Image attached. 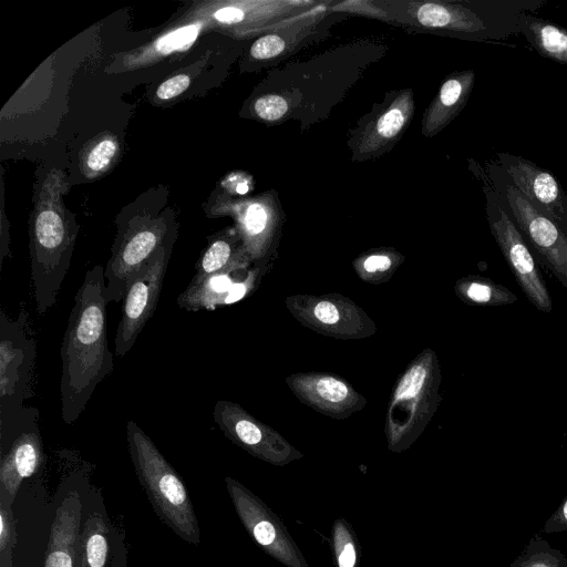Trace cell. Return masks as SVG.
I'll return each instance as SVG.
<instances>
[{"label":"cell","mask_w":567,"mask_h":567,"mask_svg":"<svg viewBox=\"0 0 567 567\" xmlns=\"http://www.w3.org/2000/svg\"><path fill=\"white\" fill-rule=\"evenodd\" d=\"M105 277L102 266L89 270L74 296L61 344V414L75 423L96 386L114 370L106 330Z\"/></svg>","instance_id":"1"},{"label":"cell","mask_w":567,"mask_h":567,"mask_svg":"<svg viewBox=\"0 0 567 567\" xmlns=\"http://www.w3.org/2000/svg\"><path fill=\"white\" fill-rule=\"evenodd\" d=\"M23 307L16 318L0 312V449L39 421L35 408L23 403L33 395L37 340Z\"/></svg>","instance_id":"2"},{"label":"cell","mask_w":567,"mask_h":567,"mask_svg":"<svg viewBox=\"0 0 567 567\" xmlns=\"http://www.w3.org/2000/svg\"><path fill=\"white\" fill-rule=\"evenodd\" d=\"M130 457L137 480L163 524L186 543H200V528L181 475L135 421L126 424Z\"/></svg>","instance_id":"3"},{"label":"cell","mask_w":567,"mask_h":567,"mask_svg":"<svg viewBox=\"0 0 567 567\" xmlns=\"http://www.w3.org/2000/svg\"><path fill=\"white\" fill-rule=\"evenodd\" d=\"M481 176L499 196L535 258L567 289V234L522 194L495 161Z\"/></svg>","instance_id":"4"},{"label":"cell","mask_w":567,"mask_h":567,"mask_svg":"<svg viewBox=\"0 0 567 567\" xmlns=\"http://www.w3.org/2000/svg\"><path fill=\"white\" fill-rule=\"evenodd\" d=\"M482 181L486 218L505 261L527 300L537 310L549 313L553 310L551 297L532 249L499 196L485 178Z\"/></svg>","instance_id":"5"},{"label":"cell","mask_w":567,"mask_h":567,"mask_svg":"<svg viewBox=\"0 0 567 567\" xmlns=\"http://www.w3.org/2000/svg\"><path fill=\"white\" fill-rule=\"evenodd\" d=\"M72 237L62 217L52 209L41 210L34 220L31 278L37 311L40 316L55 305L69 270Z\"/></svg>","instance_id":"6"},{"label":"cell","mask_w":567,"mask_h":567,"mask_svg":"<svg viewBox=\"0 0 567 567\" xmlns=\"http://www.w3.org/2000/svg\"><path fill=\"white\" fill-rule=\"evenodd\" d=\"M91 485L86 464L64 472L52 497L53 517L44 567H79L83 501Z\"/></svg>","instance_id":"7"},{"label":"cell","mask_w":567,"mask_h":567,"mask_svg":"<svg viewBox=\"0 0 567 567\" xmlns=\"http://www.w3.org/2000/svg\"><path fill=\"white\" fill-rule=\"evenodd\" d=\"M225 484L240 522L267 555L286 567H309L287 527L258 496L235 478L226 477Z\"/></svg>","instance_id":"8"},{"label":"cell","mask_w":567,"mask_h":567,"mask_svg":"<svg viewBox=\"0 0 567 567\" xmlns=\"http://www.w3.org/2000/svg\"><path fill=\"white\" fill-rule=\"evenodd\" d=\"M169 248H159L130 280L123 299L122 316L115 334V355L123 358L132 349L159 300Z\"/></svg>","instance_id":"9"},{"label":"cell","mask_w":567,"mask_h":567,"mask_svg":"<svg viewBox=\"0 0 567 567\" xmlns=\"http://www.w3.org/2000/svg\"><path fill=\"white\" fill-rule=\"evenodd\" d=\"M495 162L516 188L567 234V195L558 179L523 156L499 152Z\"/></svg>","instance_id":"10"},{"label":"cell","mask_w":567,"mask_h":567,"mask_svg":"<svg viewBox=\"0 0 567 567\" xmlns=\"http://www.w3.org/2000/svg\"><path fill=\"white\" fill-rule=\"evenodd\" d=\"M417 20L424 27L449 29L477 41H493L501 28V12L492 0L454 6L425 3L417 11Z\"/></svg>","instance_id":"11"},{"label":"cell","mask_w":567,"mask_h":567,"mask_svg":"<svg viewBox=\"0 0 567 567\" xmlns=\"http://www.w3.org/2000/svg\"><path fill=\"white\" fill-rule=\"evenodd\" d=\"M0 452V493L13 503L22 485L39 477L45 465L38 422L19 432Z\"/></svg>","instance_id":"12"},{"label":"cell","mask_w":567,"mask_h":567,"mask_svg":"<svg viewBox=\"0 0 567 567\" xmlns=\"http://www.w3.org/2000/svg\"><path fill=\"white\" fill-rule=\"evenodd\" d=\"M114 532L102 492L91 484L83 501L79 567H110Z\"/></svg>","instance_id":"13"},{"label":"cell","mask_w":567,"mask_h":567,"mask_svg":"<svg viewBox=\"0 0 567 567\" xmlns=\"http://www.w3.org/2000/svg\"><path fill=\"white\" fill-rule=\"evenodd\" d=\"M213 416L225 435L236 444L268 462H286L266 444L262 430L234 403L218 401L214 406Z\"/></svg>","instance_id":"14"},{"label":"cell","mask_w":567,"mask_h":567,"mask_svg":"<svg viewBox=\"0 0 567 567\" xmlns=\"http://www.w3.org/2000/svg\"><path fill=\"white\" fill-rule=\"evenodd\" d=\"M519 33L542 56L567 65V29L525 12L519 18Z\"/></svg>","instance_id":"15"},{"label":"cell","mask_w":567,"mask_h":567,"mask_svg":"<svg viewBox=\"0 0 567 567\" xmlns=\"http://www.w3.org/2000/svg\"><path fill=\"white\" fill-rule=\"evenodd\" d=\"M475 74L472 70L450 76L441 86L436 114V127L446 124L465 105L474 85Z\"/></svg>","instance_id":"16"},{"label":"cell","mask_w":567,"mask_h":567,"mask_svg":"<svg viewBox=\"0 0 567 567\" xmlns=\"http://www.w3.org/2000/svg\"><path fill=\"white\" fill-rule=\"evenodd\" d=\"M331 548L337 567H359L361 547L351 524L344 518L333 522Z\"/></svg>","instance_id":"17"},{"label":"cell","mask_w":567,"mask_h":567,"mask_svg":"<svg viewBox=\"0 0 567 567\" xmlns=\"http://www.w3.org/2000/svg\"><path fill=\"white\" fill-rule=\"evenodd\" d=\"M464 297L483 306H505L517 301L507 287L488 278L476 277L462 286Z\"/></svg>","instance_id":"18"},{"label":"cell","mask_w":567,"mask_h":567,"mask_svg":"<svg viewBox=\"0 0 567 567\" xmlns=\"http://www.w3.org/2000/svg\"><path fill=\"white\" fill-rule=\"evenodd\" d=\"M231 245L226 238L214 239L203 251L190 281H199L233 266Z\"/></svg>","instance_id":"19"},{"label":"cell","mask_w":567,"mask_h":567,"mask_svg":"<svg viewBox=\"0 0 567 567\" xmlns=\"http://www.w3.org/2000/svg\"><path fill=\"white\" fill-rule=\"evenodd\" d=\"M12 502L0 493V567H12L13 550L18 540Z\"/></svg>","instance_id":"20"},{"label":"cell","mask_w":567,"mask_h":567,"mask_svg":"<svg viewBox=\"0 0 567 567\" xmlns=\"http://www.w3.org/2000/svg\"><path fill=\"white\" fill-rule=\"evenodd\" d=\"M200 27V23H190L175 29L159 38L155 43V48L163 54L183 50L195 41Z\"/></svg>","instance_id":"21"},{"label":"cell","mask_w":567,"mask_h":567,"mask_svg":"<svg viewBox=\"0 0 567 567\" xmlns=\"http://www.w3.org/2000/svg\"><path fill=\"white\" fill-rule=\"evenodd\" d=\"M254 109L256 114L266 121H276L284 116L288 111V103L279 95H265L259 97Z\"/></svg>","instance_id":"22"},{"label":"cell","mask_w":567,"mask_h":567,"mask_svg":"<svg viewBox=\"0 0 567 567\" xmlns=\"http://www.w3.org/2000/svg\"><path fill=\"white\" fill-rule=\"evenodd\" d=\"M117 151L113 140L105 138L99 142L86 157V166L93 172H100L107 167Z\"/></svg>","instance_id":"23"},{"label":"cell","mask_w":567,"mask_h":567,"mask_svg":"<svg viewBox=\"0 0 567 567\" xmlns=\"http://www.w3.org/2000/svg\"><path fill=\"white\" fill-rule=\"evenodd\" d=\"M425 375L426 371L423 367L411 368L401 380L395 391V399L402 400L415 396L424 383Z\"/></svg>","instance_id":"24"},{"label":"cell","mask_w":567,"mask_h":567,"mask_svg":"<svg viewBox=\"0 0 567 567\" xmlns=\"http://www.w3.org/2000/svg\"><path fill=\"white\" fill-rule=\"evenodd\" d=\"M285 41L277 34H268L259 38L250 48V54L257 60H266L281 53Z\"/></svg>","instance_id":"25"},{"label":"cell","mask_w":567,"mask_h":567,"mask_svg":"<svg viewBox=\"0 0 567 567\" xmlns=\"http://www.w3.org/2000/svg\"><path fill=\"white\" fill-rule=\"evenodd\" d=\"M404 125V114L400 109L392 107L377 122V133L384 138L394 137Z\"/></svg>","instance_id":"26"},{"label":"cell","mask_w":567,"mask_h":567,"mask_svg":"<svg viewBox=\"0 0 567 567\" xmlns=\"http://www.w3.org/2000/svg\"><path fill=\"white\" fill-rule=\"evenodd\" d=\"M319 396L330 402H341L348 396V388L341 381L326 377L317 382Z\"/></svg>","instance_id":"27"},{"label":"cell","mask_w":567,"mask_h":567,"mask_svg":"<svg viewBox=\"0 0 567 567\" xmlns=\"http://www.w3.org/2000/svg\"><path fill=\"white\" fill-rule=\"evenodd\" d=\"M189 82V76L186 74L172 76L158 86L156 95L161 100L175 97L188 87Z\"/></svg>","instance_id":"28"},{"label":"cell","mask_w":567,"mask_h":567,"mask_svg":"<svg viewBox=\"0 0 567 567\" xmlns=\"http://www.w3.org/2000/svg\"><path fill=\"white\" fill-rule=\"evenodd\" d=\"M267 224V213L259 204H252L248 207L245 215V226L249 234L257 235L261 233Z\"/></svg>","instance_id":"29"},{"label":"cell","mask_w":567,"mask_h":567,"mask_svg":"<svg viewBox=\"0 0 567 567\" xmlns=\"http://www.w3.org/2000/svg\"><path fill=\"white\" fill-rule=\"evenodd\" d=\"M110 567H127V551L124 537L116 528L112 539V559Z\"/></svg>","instance_id":"30"},{"label":"cell","mask_w":567,"mask_h":567,"mask_svg":"<svg viewBox=\"0 0 567 567\" xmlns=\"http://www.w3.org/2000/svg\"><path fill=\"white\" fill-rule=\"evenodd\" d=\"M315 316L323 323L332 324L339 320L336 306L329 301L319 302L315 308Z\"/></svg>","instance_id":"31"},{"label":"cell","mask_w":567,"mask_h":567,"mask_svg":"<svg viewBox=\"0 0 567 567\" xmlns=\"http://www.w3.org/2000/svg\"><path fill=\"white\" fill-rule=\"evenodd\" d=\"M214 17L221 23L231 24L241 21L244 19V12L238 8L225 7L217 10Z\"/></svg>","instance_id":"32"},{"label":"cell","mask_w":567,"mask_h":567,"mask_svg":"<svg viewBox=\"0 0 567 567\" xmlns=\"http://www.w3.org/2000/svg\"><path fill=\"white\" fill-rule=\"evenodd\" d=\"M390 266L391 260L386 256L374 255L364 261V269L370 272L386 270Z\"/></svg>","instance_id":"33"},{"label":"cell","mask_w":567,"mask_h":567,"mask_svg":"<svg viewBox=\"0 0 567 567\" xmlns=\"http://www.w3.org/2000/svg\"><path fill=\"white\" fill-rule=\"evenodd\" d=\"M236 192L238 194H246L248 192V185L246 183L238 184Z\"/></svg>","instance_id":"34"},{"label":"cell","mask_w":567,"mask_h":567,"mask_svg":"<svg viewBox=\"0 0 567 567\" xmlns=\"http://www.w3.org/2000/svg\"><path fill=\"white\" fill-rule=\"evenodd\" d=\"M528 567H549V566L543 561H534Z\"/></svg>","instance_id":"35"},{"label":"cell","mask_w":567,"mask_h":567,"mask_svg":"<svg viewBox=\"0 0 567 567\" xmlns=\"http://www.w3.org/2000/svg\"><path fill=\"white\" fill-rule=\"evenodd\" d=\"M563 514H564L565 519L567 520V502L564 505Z\"/></svg>","instance_id":"36"}]
</instances>
